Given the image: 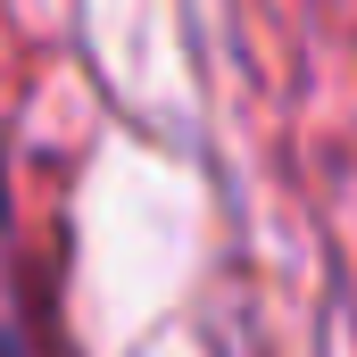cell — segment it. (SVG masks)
I'll return each instance as SVG.
<instances>
[{
	"label": "cell",
	"instance_id": "6da1fadb",
	"mask_svg": "<svg viewBox=\"0 0 357 357\" xmlns=\"http://www.w3.org/2000/svg\"><path fill=\"white\" fill-rule=\"evenodd\" d=\"M0 216H8V175H0Z\"/></svg>",
	"mask_w": 357,
	"mask_h": 357
},
{
	"label": "cell",
	"instance_id": "7a4b0ae2",
	"mask_svg": "<svg viewBox=\"0 0 357 357\" xmlns=\"http://www.w3.org/2000/svg\"><path fill=\"white\" fill-rule=\"evenodd\" d=\"M0 357H17V341H8V333H0Z\"/></svg>",
	"mask_w": 357,
	"mask_h": 357
}]
</instances>
